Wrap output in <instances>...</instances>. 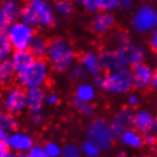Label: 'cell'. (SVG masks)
I'll use <instances>...</instances> for the list:
<instances>
[{
  "label": "cell",
  "instance_id": "6da1fadb",
  "mask_svg": "<svg viewBox=\"0 0 157 157\" xmlns=\"http://www.w3.org/2000/svg\"><path fill=\"white\" fill-rule=\"evenodd\" d=\"M48 63L57 74L67 73L75 64L76 52L72 43L65 38H55L49 41L47 51Z\"/></svg>",
  "mask_w": 157,
  "mask_h": 157
},
{
  "label": "cell",
  "instance_id": "7a4b0ae2",
  "mask_svg": "<svg viewBox=\"0 0 157 157\" xmlns=\"http://www.w3.org/2000/svg\"><path fill=\"white\" fill-rule=\"evenodd\" d=\"M51 66L44 58H36V60L16 76V82L25 90L43 88L50 78Z\"/></svg>",
  "mask_w": 157,
  "mask_h": 157
},
{
  "label": "cell",
  "instance_id": "3957f363",
  "mask_svg": "<svg viewBox=\"0 0 157 157\" xmlns=\"http://www.w3.org/2000/svg\"><path fill=\"white\" fill-rule=\"evenodd\" d=\"M86 140L94 144L101 153L108 151L115 142L109 123L102 117L91 120L86 128Z\"/></svg>",
  "mask_w": 157,
  "mask_h": 157
},
{
  "label": "cell",
  "instance_id": "277c9868",
  "mask_svg": "<svg viewBox=\"0 0 157 157\" xmlns=\"http://www.w3.org/2000/svg\"><path fill=\"white\" fill-rule=\"evenodd\" d=\"M100 89L113 96H126L134 90L132 71L130 68H125L122 71L104 74Z\"/></svg>",
  "mask_w": 157,
  "mask_h": 157
},
{
  "label": "cell",
  "instance_id": "5b68a950",
  "mask_svg": "<svg viewBox=\"0 0 157 157\" xmlns=\"http://www.w3.org/2000/svg\"><path fill=\"white\" fill-rule=\"evenodd\" d=\"M131 25L138 34H148L157 29V8L154 5L144 4L133 12Z\"/></svg>",
  "mask_w": 157,
  "mask_h": 157
},
{
  "label": "cell",
  "instance_id": "8992f818",
  "mask_svg": "<svg viewBox=\"0 0 157 157\" xmlns=\"http://www.w3.org/2000/svg\"><path fill=\"white\" fill-rule=\"evenodd\" d=\"M4 110L13 115H20L28 108L26 105V90L22 86H10L7 88L1 98Z\"/></svg>",
  "mask_w": 157,
  "mask_h": 157
},
{
  "label": "cell",
  "instance_id": "52a82bcc",
  "mask_svg": "<svg viewBox=\"0 0 157 157\" xmlns=\"http://www.w3.org/2000/svg\"><path fill=\"white\" fill-rule=\"evenodd\" d=\"M36 34L34 29L26 24L17 21L8 26L6 36L12 43L14 50H26L31 43V40Z\"/></svg>",
  "mask_w": 157,
  "mask_h": 157
},
{
  "label": "cell",
  "instance_id": "ba28073f",
  "mask_svg": "<svg viewBox=\"0 0 157 157\" xmlns=\"http://www.w3.org/2000/svg\"><path fill=\"white\" fill-rule=\"evenodd\" d=\"M134 115H136V110L128 106L118 109L115 113L109 122L110 131L115 140H118L123 132H125L126 130L133 128Z\"/></svg>",
  "mask_w": 157,
  "mask_h": 157
},
{
  "label": "cell",
  "instance_id": "9c48e42d",
  "mask_svg": "<svg viewBox=\"0 0 157 157\" xmlns=\"http://www.w3.org/2000/svg\"><path fill=\"white\" fill-rule=\"evenodd\" d=\"M99 64L100 68L105 73H112L129 68V64L120 51L114 49H104L99 52Z\"/></svg>",
  "mask_w": 157,
  "mask_h": 157
},
{
  "label": "cell",
  "instance_id": "30bf717a",
  "mask_svg": "<svg viewBox=\"0 0 157 157\" xmlns=\"http://www.w3.org/2000/svg\"><path fill=\"white\" fill-rule=\"evenodd\" d=\"M116 49L125 58L130 66L145 63L146 58L148 56V49L145 46H142L141 43L132 41V40H130L129 42L124 43L120 47H116Z\"/></svg>",
  "mask_w": 157,
  "mask_h": 157
},
{
  "label": "cell",
  "instance_id": "8fae6325",
  "mask_svg": "<svg viewBox=\"0 0 157 157\" xmlns=\"http://www.w3.org/2000/svg\"><path fill=\"white\" fill-rule=\"evenodd\" d=\"M39 17V28L50 29L56 24V15L51 0H28Z\"/></svg>",
  "mask_w": 157,
  "mask_h": 157
},
{
  "label": "cell",
  "instance_id": "7c38bea8",
  "mask_svg": "<svg viewBox=\"0 0 157 157\" xmlns=\"http://www.w3.org/2000/svg\"><path fill=\"white\" fill-rule=\"evenodd\" d=\"M131 71H132V75H133L134 90H137L138 92H142V91H147L151 88L154 68L149 64H137V65L132 66Z\"/></svg>",
  "mask_w": 157,
  "mask_h": 157
},
{
  "label": "cell",
  "instance_id": "4fadbf2b",
  "mask_svg": "<svg viewBox=\"0 0 157 157\" xmlns=\"http://www.w3.org/2000/svg\"><path fill=\"white\" fill-rule=\"evenodd\" d=\"M34 144V140L30 133L15 130L8 133V148L10 151L16 154L29 153Z\"/></svg>",
  "mask_w": 157,
  "mask_h": 157
},
{
  "label": "cell",
  "instance_id": "5bb4252c",
  "mask_svg": "<svg viewBox=\"0 0 157 157\" xmlns=\"http://www.w3.org/2000/svg\"><path fill=\"white\" fill-rule=\"evenodd\" d=\"M115 16L113 13L100 12L97 13L91 21V29L96 34L102 36L112 31V29L115 26Z\"/></svg>",
  "mask_w": 157,
  "mask_h": 157
},
{
  "label": "cell",
  "instance_id": "9a60e30c",
  "mask_svg": "<svg viewBox=\"0 0 157 157\" xmlns=\"http://www.w3.org/2000/svg\"><path fill=\"white\" fill-rule=\"evenodd\" d=\"M155 116L156 115L149 109H145V108L138 109L134 115L133 129L137 130L138 132H140L142 136L153 132Z\"/></svg>",
  "mask_w": 157,
  "mask_h": 157
},
{
  "label": "cell",
  "instance_id": "2e32d148",
  "mask_svg": "<svg viewBox=\"0 0 157 157\" xmlns=\"http://www.w3.org/2000/svg\"><path fill=\"white\" fill-rule=\"evenodd\" d=\"M46 91L43 88H34L26 90V105L30 112H42L44 106Z\"/></svg>",
  "mask_w": 157,
  "mask_h": 157
},
{
  "label": "cell",
  "instance_id": "e0dca14e",
  "mask_svg": "<svg viewBox=\"0 0 157 157\" xmlns=\"http://www.w3.org/2000/svg\"><path fill=\"white\" fill-rule=\"evenodd\" d=\"M22 7L23 5L21 4L20 0H1L0 1V10L5 15L9 24L20 21Z\"/></svg>",
  "mask_w": 157,
  "mask_h": 157
},
{
  "label": "cell",
  "instance_id": "ac0fdd59",
  "mask_svg": "<svg viewBox=\"0 0 157 157\" xmlns=\"http://www.w3.org/2000/svg\"><path fill=\"white\" fill-rule=\"evenodd\" d=\"M80 64L84 67L86 73L90 74L91 76H97L102 73L100 64H99V54H97L96 51H86L80 57Z\"/></svg>",
  "mask_w": 157,
  "mask_h": 157
},
{
  "label": "cell",
  "instance_id": "d6986e66",
  "mask_svg": "<svg viewBox=\"0 0 157 157\" xmlns=\"http://www.w3.org/2000/svg\"><path fill=\"white\" fill-rule=\"evenodd\" d=\"M121 144L124 147L129 149L139 150L145 147V141H144V136L140 132H138L136 129H129L125 132H123L121 138L118 139Z\"/></svg>",
  "mask_w": 157,
  "mask_h": 157
},
{
  "label": "cell",
  "instance_id": "ffe728a7",
  "mask_svg": "<svg viewBox=\"0 0 157 157\" xmlns=\"http://www.w3.org/2000/svg\"><path fill=\"white\" fill-rule=\"evenodd\" d=\"M9 59L13 63L16 73L18 74L20 72L28 68L36 60V57L29 51V49H26V50H14Z\"/></svg>",
  "mask_w": 157,
  "mask_h": 157
},
{
  "label": "cell",
  "instance_id": "44dd1931",
  "mask_svg": "<svg viewBox=\"0 0 157 157\" xmlns=\"http://www.w3.org/2000/svg\"><path fill=\"white\" fill-rule=\"evenodd\" d=\"M48 47H49V41L47 38L42 34L36 33L29 46V51L36 58H44L47 56Z\"/></svg>",
  "mask_w": 157,
  "mask_h": 157
},
{
  "label": "cell",
  "instance_id": "7402d4cb",
  "mask_svg": "<svg viewBox=\"0 0 157 157\" xmlns=\"http://www.w3.org/2000/svg\"><path fill=\"white\" fill-rule=\"evenodd\" d=\"M16 76H17V73L13 66L10 59L8 58L0 62V86L5 88L13 86L14 81H16Z\"/></svg>",
  "mask_w": 157,
  "mask_h": 157
},
{
  "label": "cell",
  "instance_id": "603a6c76",
  "mask_svg": "<svg viewBox=\"0 0 157 157\" xmlns=\"http://www.w3.org/2000/svg\"><path fill=\"white\" fill-rule=\"evenodd\" d=\"M74 97L82 101L92 102L97 96V88L89 82H80L75 86Z\"/></svg>",
  "mask_w": 157,
  "mask_h": 157
},
{
  "label": "cell",
  "instance_id": "cb8c5ba5",
  "mask_svg": "<svg viewBox=\"0 0 157 157\" xmlns=\"http://www.w3.org/2000/svg\"><path fill=\"white\" fill-rule=\"evenodd\" d=\"M75 2L73 0H56L52 4L56 17L68 18L75 12Z\"/></svg>",
  "mask_w": 157,
  "mask_h": 157
},
{
  "label": "cell",
  "instance_id": "d4e9b609",
  "mask_svg": "<svg viewBox=\"0 0 157 157\" xmlns=\"http://www.w3.org/2000/svg\"><path fill=\"white\" fill-rule=\"evenodd\" d=\"M20 22L26 24V25H29V26H31V28L34 29V30L40 26L38 14H36V10L33 9V7H32L29 2L23 5V7H22L21 16H20Z\"/></svg>",
  "mask_w": 157,
  "mask_h": 157
},
{
  "label": "cell",
  "instance_id": "484cf974",
  "mask_svg": "<svg viewBox=\"0 0 157 157\" xmlns=\"http://www.w3.org/2000/svg\"><path fill=\"white\" fill-rule=\"evenodd\" d=\"M17 126L18 122L16 120L15 115L8 113L6 110H0V129H2L7 133H10L17 130Z\"/></svg>",
  "mask_w": 157,
  "mask_h": 157
},
{
  "label": "cell",
  "instance_id": "4316f807",
  "mask_svg": "<svg viewBox=\"0 0 157 157\" xmlns=\"http://www.w3.org/2000/svg\"><path fill=\"white\" fill-rule=\"evenodd\" d=\"M72 104H73L75 109L84 117H94L96 114V107L92 102L82 101V100H78V98L74 97L72 99Z\"/></svg>",
  "mask_w": 157,
  "mask_h": 157
},
{
  "label": "cell",
  "instance_id": "83f0119b",
  "mask_svg": "<svg viewBox=\"0 0 157 157\" xmlns=\"http://www.w3.org/2000/svg\"><path fill=\"white\" fill-rule=\"evenodd\" d=\"M13 51H14V48L8 36L5 33L0 32V62L10 58Z\"/></svg>",
  "mask_w": 157,
  "mask_h": 157
},
{
  "label": "cell",
  "instance_id": "f1b7e54d",
  "mask_svg": "<svg viewBox=\"0 0 157 157\" xmlns=\"http://www.w3.org/2000/svg\"><path fill=\"white\" fill-rule=\"evenodd\" d=\"M88 75L86 71L84 70V67L81 64H74L70 71L67 72V78L70 81L76 82V81H83L86 76Z\"/></svg>",
  "mask_w": 157,
  "mask_h": 157
},
{
  "label": "cell",
  "instance_id": "f546056e",
  "mask_svg": "<svg viewBox=\"0 0 157 157\" xmlns=\"http://www.w3.org/2000/svg\"><path fill=\"white\" fill-rule=\"evenodd\" d=\"M81 153H82L83 156L86 157H99L101 151L99 150V148L94 144H92L89 140H86L81 145Z\"/></svg>",
  "mask_w": 157,
  "mask_h": 157
},
{
  "label": "cell",
  "instance_id": "4dcf8cb0",
  "mask_svg": "<svg viewBox=\"0 0 157 157\" xmlns=\"http://www.w3.org/2000/svg\"><path fill=\"white\" fill-rule=\"evenodd\" d=\"M82 153H81V147L78 146L76 144L70 142L63 147L62 150V156L60 157H81Z\"/></svg>",
  "mask_w": 157,
  "mask_h": 157
},
{
  "label": "cell",
  "instance_id": "1f68e13d",
  "mask_svg": "<svg viewBox=\"0 0 157 157\" xmlns=\"http://www.w3.org/2000/svg\"><path fill=\"white\" fill-rule=\"evenodd\" d=\"M130 40H131V36H130L129 33L125 31H121V30L115 31L110 36V41L114 43L116 47H120L122 44L129 42Z\"/></svg>",
  "mask_w": 157,
  "mask_h": 157
},
{
  "label": "cell",
  "instance_id": "d6a6232c",
  "mask_svg": "<svg viewBox=\"0 0 157 157\" xmlns=\"http://www.w3.org/2000/svg\"><path fill=\"white\" fill-rule=\"evenodd\" d=\"M44 150L49 157H60L63 147L56 141H48L44 144Z\"/></svg>",
  "mask_w": 157,
  "mask_h": 157
},
{
  "label": "cell",
  "instance_id": "836d02e7",
  "mask_svg": "<svg viewBox=\"0 0 157 157\" xmlns=\"http://www.w3.org/2000/svg\"><path fill=\"white\" fill-rule=\"evenodd\" d=\"M125 102L126 106L134 109V108H138L141 105L142 98L138 91H131L125 96Z\"/></svg>",
  "mask_w": 157,
  "mask_h": 157
},
{
  "label": "cell",
  "instance_id": "e575fe53",
  "mask_svg": "<svg viewBox=\"0 0 157 157\" xmlns=\"http://www.w3.org/2000/svg\"><path fill=\"white\" fill-rule=\"evenodd\" d=\"M121 0H98L99 8L101 12L113 13L117 10L120 7Z\"/></svg>",
  "mask_w": 157,
  "mask_h": 157
},
{
  "label": "cell",
  "instance_id": "d590c367",
  "mask_svg": "<svg viewBox=\"0 0 157 157\" xmlns=\"http://www.w3.org/2000/svg\"><path fill=\"white\" fill-rule=\"evenodd\" d=\"M46 105L48 106H57L59 102H60V97L59 94L55 91H50V92H46V98H44Z\"/></svg>",
  "mask_w": 157,
  "mask_h": 157
},
{
  "label": "cell",
  "instance_id": "8d00e7d4",
  "mask_svg": "<svg viewBox=\"0 0 157 157\" xmlns=\"http://www.w3.org/2000/svg\"><path fill=\"white\" fill-rule=\"evenodd\" d=\"M29 157H49L42 145H34L29 150Z\"/></svg>",
  "mask_w": 157,
  "mask_h": 157
},
{
  "label": "cell",
  "instance_id": "74e56055",
  "mask_svg": "<svg viewBox=\"0 0 157 157\" xmlns=\"http://www.w3.org/2000/svg\"><path fill=\"white\" fill-rule=\"evenodd\" d=\"M29 121L31 122L33 125H41L44 121V116H43L42 112H30Z\"/></svg>",
  "mask_w": 157,
  "mask_h": 157
},
{
  "label": "cell",
  "instance_id": "f35d334b",
  "mask_svg": "<svg viewBox=\"0 0 157 157\" xmlns=\"http://www.w3.org/2000/svg\"><path fill=\"white\" fill-rule=\"evenodd\" d=\"M9 150L8 148V133L0 129V154Z\"/></svg>",
  "mask_w": 157,
  "mask_h": 157
},
{
  "label": "cell",
  "instance_id": "ab89813d",
  "mask_svg": "<svg viewBox=\"0 0 157 157\" xmlns=\"http://www.w3.org/2000/svg\"><path fill=\"white\" fill-rule=\"evenodd\" d=\"M144 141H145V146L150 147V148H155L157 146V136L150 132V133L144 136Z\"/></svg>",
  "mask_w": 157,
  "mask_h": 157
},
{
  "label": "cell",
  "instance_id": "60d3db41",
  "mask_svg": "<svg viewBox=\"0 0 157 157\" xmlns=\"http://www.w3.org/2000/svg\"><path fill=\"white\" fill-rule=\"evenodd\" d=\"M133 7H134L133 0H121L118 9L122 10L123 13H129L133 9Z\"/></svg>",
  "mask_w": 157,
  "mask_h": 157
},
{
  "label": "cell",
  "instance_id": "b9f144b4",
  "mask_svg": "<svg viewBox=\"0 0 157 157\" xmlns=\"http://www.w3.org/2000/svg\"><path fill=\"white\" fill-rule=\"evenodd\" d=\"M149 44L151 50L157 54V29L154 32L150 33V39H149Z\"/></svg>",
  "mask_w": 157,
  "mask_h": 157
},
{
  "label": "cell",
  "instance_id": "7bdbcfd3",
  "mask_svg": "<svg viewBox=\"0 0 157 157\" xmlns=\"http://www.w3.org/2000/svg\"><path fill=\"white\" fill-rule=\"evenodd\" d=\"M9 25H10V24L8 23V21L6 20L5 15L1 13V10H0V32L6 34V31H7V29Z\"/></svg>",
  "mask_w": 157,
  "mask_h": 157
},
{
  "label": "cell",
  "instance_id": "ee69618b",
  "mask_svg": "<svg viewBox=\"0 0 157 157\" xmlns=\"http://www.w3.org/2000/svg\"><path fill=\"white\" fill-rule=\"evenodd\" d=\"M151 89H153L155 92H157V68L154 70L153 81H151Z\"/></svg>",
  "mask_w": 157,
  "mask_h": 157
},
{
  "label": "cell",
  "instance_id": "f6af8a7d",
  "mask_svg": "<svg viewBox=\"0 0 157 157\" xmlns=\"http://www.w3.org/2000/svg\"><path fill=\"white\" fill-rule=\"evenodd\" d=\"M0 157H17V154L13 153L10 150H7V151H5V153L0 154Z\"/></svg>",
  "mask_w": 157,
  "mask_h": 157
},
{
  "label": "cell",
  "instance_id": "bcb514c9",
  "mask_svg": "<svg viewBox=\"0 0 157 157\" xmlns=\"http://www.w3.org/2000/svg\"><path fill=\"white\" fill-rule=\"evenodd\" d=\"M153 133L155 134V136H157V115H156V116H155V123H154Z\"/></svg>",
  "mask_w": 157,
  "mask_h": 157
},
{
  "label": "cell",
  "instance_id": "7dc6e473",
  "mask_svg": "<svg viewBox=\"0 0 157 157\" xmlns=\"http://www.w3.org/2000/svg\"><path fill=\"white\" fill-rule=\"evenodd\" d=\"M134 157H157V156L154 155V154H141V155H137V156Z\"/></svg>",
  "mask_w": 157,
  "mask_h": 157
},
{
  "label": "cell",
  "instance_id": "c3c4849f",
  "mask_svg": "<svg viewBox=\"0 0 157 157\" xmlns=\"http://www.w3.org/2000/svg\"><path fill=\"white\" fill-rule=\"evenodd\" d=\"M75 4H78V5H83L84 2H86L88 0H73Z\"/></svg>",
  "mask_w": 157,
  "mask_h": 157
},
{
  "label": "cell",
  "instance_id": "681fc988",
  "mask_svg": "<svg viewBox=\"0 0 157 157\" xmlns=\"http://www.w3.org/2000/svg\"><path fill=\"white\" fill-rule=\"evenodd\" d=\"M116 157H129V156H128V154H126V153H124V151H121V153L117 154V156H116Z\"/></svg>",
  "mask_w": 157,
  "mask_h": 157
},
{
  "label": "cell",
  "instance_id": "f907efd6",
  "mask_svg": "<svg viewBox=\"0 0 157 157\" xmlns=\"http://www.w3.org/2000/svg\"><path fill=\"white\" fill-rule=\"evenodd\" d=\"M17 157H29V154H28V153H21V154H17Z\"/></svg>",
  "mask_w": 157,
  "mask_h": 157
},
{
  "label": "cell",
  "instance_id": "816d5d0a",
  "mask_svg": "<svg viewBox=\"0 0 157 157\" xmlns=\"http://www.w3.org/2000/svg\"><path fill=\"white\" fill-rule=\"evenodd\" d=\"M156 60H157V54H156Z\"/></svg>",
  "mask_w": 157,
  "mask_h": 157
},
{
  "label": "cell",
  "instance_id": "f5cc1de1",
  "mask_svg": "<svg viewBox=\"0 0 157 157\" xmlns=\"http://www.w3.org/2000/svg\"><path fill=\"white\" fill-rule=\"evenodd\" d=\"M52 1H56V0H52Z\"/></svg>",
  "mask_w": 157,
  "mask_h": 157
}]
</instances>
